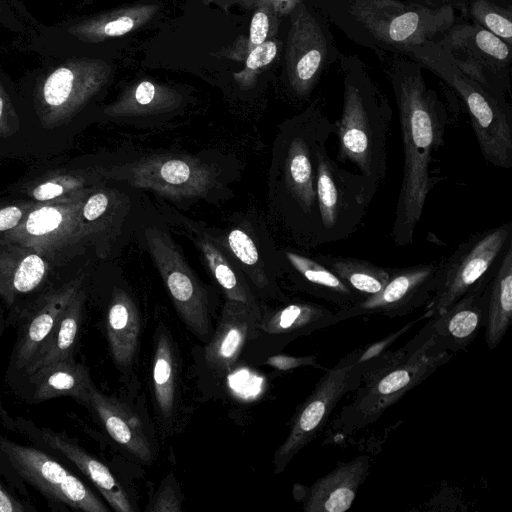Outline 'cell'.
<instances>
[{
    "label": "cell",
    "instance_id": "obj_1",
    "mask_svg": "<svg viewBox=\"0 0 512 512\" xmlns=\"http://www.w3.org/2000/svg\"><path fill=\"white\" fill-rule=\"evenodd\" d=\"M403 144V175L391 229L398 247L413 242L429 192L441 180L432 175L435 154L444 143L447 113L419 73L393 79Z\"/></svg>",
    "mask_w": 512,
    "mask_h": 512
},
{
    "label": "cell",
    "instance_id": "obj_2",
    "mask_svg": "<svg viewBox=\"0 0 512 512\" xmlns=\"http://www.w3.org/2000/svg\"><path fill=\"white\" fill-rule=\"evenodd\" d=\"M113 66L97 57H42L22 77L20 90L40 125L56 128L76 118L111 81Z\"/></svg>",
    "mask_w": 512,
    "mask_h": 512
},
{
    "label": "cell",
    "instance_id": "obj_3",
    "mask_svg": "<svg viewBox=\"0 0 512 512\" xmlns=\"http://www.w3.org/2000/svg\"><path fill=\"white\" fill-rule=\"evenodd\" d=\"M334 133V123L319 107H310L285 128L281 152V182L287 222L298 243L319 246L316 199L317 152Z\"/></svg>",
    "mask_w": 512,
    "mask_h": 512
},
{
    "label": "cell",
    "instance_id": "obj_4",
    "mask_svg": "<svg viewBox=\"0 0 512 512\" xmlns=\"http://www.w3.org/2000/svg\"><path fill=\"white\" fill-rule=\"evenodd\" d=\"M408 51L460 96L486 162L498 168L510 169L512 113L505 99L461 70L447 52L432 40Z\"/></svg>",
    "mask_w": 512,
    "mask_h": 512
},
{
    "label": "cell",
    "instance_id": "obj_5",
    "mask_svg": "<svg viewBox=\"0 0 512 512\" xmlns=\"http://www.w3.org/2000/svg\"><path fill=\"white\" fill-rule=\"evenodd\" d=\"M392 111L376 90L352 80L345 82L343 107L334 123L337 161L352 163L379 186L387 174V140Z\"/></svg>",
    "mask_w": 512,
    "mask_h": 512
},
{
    "label": "cell",
    "instance_id": "obj_6",
    "mask_svg": "<svg viewBox=\"0 0 512 512\" xmlns=\"http://www.w3.org/2000/svg\"><path fill=\"white\" fill-rule=\"evenodd\" d=\"M454 356L432 335L405 361L367 377L330 422L334 436H348L376 422L409 391L419 386Z\"/></svg>",
    "mask_w": 512,
    "mask_h": 512
},
{
    "label": "cell",
    "instance_id": "obj_7",
    "mask_svg": "<svg viewBox=\"0 0 512 512\" xmlns=\"http://www.w3.org/2000/svg\"><path fill=\"white\" fill-rule=\"evenodd\" d=\"M96 187L68 198L36 202L18 226L0 235V244L32 248L50 265H62L72 260L90 244L81 209Z\"/></svg>",
    "mask_w": 512,
    "mask_h": 512
},
{
    "label": "cell",
    "instance_id": "obj_8",
    "mask_svg": "<svg viewBox=\"0 0 512 512\" xmlns=\"http://www.w3.org/2000/svg\"><path fill=\"white\" fill-rule=\"evenodd\" d=\"M379 186L361 175L341 168L327 152H317L316 199L319 245L351 236L361 224Z\"/></svg>",
    "mask_w": 512,
    "mask_h": 512
},
{
    "label": "cell",
    "instance_id": "obj_9",
    "mask_svg": "<svg viewBox=\"0 0 512 512\" xmlns=\"http://www.w3.org/2000/svg\"><path fill=\"white\" fill-rule=\"evenodd\" d=\"M512 242V222L472 234L441 260L436 290L424 306L423 319L432 318L460 299L476 283L493 272Z\"/></svg>",
    "mask_w": 512,
    "mask_h": 512
},
{
    "label": "cell",
    "instance_id": "obj_10",
    "mask_svg": "<svg viewBox=\"0 0 512 512\" xmlns=\"http://www.w3.org/2000/svg\"><path fill=\"white\" fill-rule=\"evenodd\" d=\"M350 12L376 39L406 50L431 41L454 21L451 6L430 7L397 0H354Z\"/></svg>",
    "mask_w": 512,
    "mask_h": 512
},
{
    "label": "cell",
    "instance_id": "obj_11",
    "mask_svg": "<svg viewBox=\"0 0 512 512\" xmlns=\"http://www.w3.org/2000/svg\"><path fill=\"white\" fill-rule=\"evenodd\" d=\"M364 375V367L353 364L349 354L334 367L325 369L312 393L297 409L289 433L275 453V473L282 472L294 456L322 432L337 404L361 384Z\"/></svg>",
    "mask_w": 512,
    "mask_h": 512
},
{
    "label": "cell",
    "instance_id": "obj_12",
    "mask_svg": "<svg viewBox=\"0 0 512 512\" xmlns=\"http://www.w3.org/2000/svg\"><path fill=\"white\" fill-rule=\"evenodd\" d=\"M101 176L151 190L171 199L207 196L217 185V174L199 159L183 155H154L100 169Z\"/></svg>",
    "mask_w": 512,
    "mask_h": 512
},
{
    "label": "cell",
    "instance_id": "obj_13",
    "mask_svg": "<svg viewBox=\"0 0 512 512\" xmlns=\"http://www.w3.org/2000/svg\"><path fill=\"white\" fill-rule=\"evenodd\" d=\"M144 237L152 260L186 327L199 338L209 334L208 297L170 235L148 227Z\"/></svg>",
    "mask_w": 512,
    "mask_h": 512
},
{
    "label": "cell",
    "instance_id": "obj_14",
    "mask_svg": "<svg viewBox=\"0 0 512 512\" xmlns=\"http://www.w3.org/2000/svg\"><path fill=\"white\" fill-rule=\"evenodd\" d=\"M0 448L17 473L48 498L85 512L109 511L80 479L46 453L4 440Z\"/></svg>",
    "mask_w": 512,
    "mask_h": 512
},
{
    "label": "cell",
    "instance_id": "obj_15",
    "mask_svg": "<svg viewBox=\"0 0 512 512\" xmlns=\"http://www.w3.org/2000/svg\"><path fill=\"white\" fill-rule=\"evenodd\" d=\"M441 260L391 268L387 284L376 294L338 309L341 321L367 315L402 317L425 306L437 288Z\"/></svg>",
    "mask_w": 512,
    "mask_h": 512
},
{
    "label": "cell",
    "instance_id": "obj_16",
    "mask_svg": "<svg viewBox=\"0 0 512 512\" xmlns=\"http://www.w3.org/2000/svg\"><path fill=\"white\" fill-rule=\"evenodd\" d=\"M322 30L301 3L293 11L286 45V71L290 89L299 98L308 96L315 86L326 58Z\"/></svg>",
    "mask_w": 512,
    "mask_h": 512
},
{
    "label": "cell",
    "instance_id": "obj_17",
    "mask_svg": "<svg viewBox=\"0 0 512 512\" xmlns=\"http://www.w3.org/2000/svg\"><path fill=\"white\" fill-rule=\"evenodd\" d=\"M449 54L467 56L466 60H454L466 74L487 89L492 83L483 67L494 74L510 60V45L479 24L459 25L452 28L439 44Z\"/></svg>",
    "mask_w": 512,
    "mask_h": 512
},
{
    "label": "cell",
    "instance_id": "obj_18",
    "mask_svg": "<svg viewBox=\"0 0 512 512\" xmlns=\"http://www.w3.org/2000/svg\"><path fill=\"white\" fill-rule=\"evenodd\" d=\"M494 271L442 313L427 319L435 338L451 353L466 351L484 327L488 287Z\"/></svg>",
    "mask_w": 512,
    "mask_h": 512
},
{
    "label": "cell",
    "instance_id": "obj_19",
    "mask_svg": "<svg viewBox=\"0 0 512 512\" xmlns=\"http://www.w3.org/2000/svg\"><path fill=\"white\" fill-rule=\"evenodd\" d=\"M371 459L359 455L338 465L296 495L306 512H345L352 506L358 489L369 475Z\"/></svg>",
    "mask_w": 512,
    "mask_h": 512
},
{
    "label": "cell",
    "instance_id": "obj_20",
    "mask_svg": "<svg viewBox=\"0 0 512 512\" xmlns=\"http://www.w3.org/2000/svg\"><path fill=\"white\" fill-rule=\"evenodd\" d=\"M261 316V311L227 299L217 329L204 350L210 370L221 375L233 369L246 341L259 328Z\"/></svg>",
    "mask_w": 512,
    "mask_h": 512
},
{
    "label": "cell",
    "instance_id": "obj_21",
    "mask_svg": "<svg viewBox=\"0 0 512 512\" xmlns=\"http://www.w3.org/2000/svg\"><path fill=\"white\" fill-rule=\"evenodd\" d=\"M82 289V279L76 277L57 289L45 294L25 324L16 350V364L19 368L28 366L39 348L45 342L61 314Z\"/></svg>",
    "mask_w": 512,
    "mask_h": 512
},
{
    "label": "cell",
    "instance_id": "obj_22",
    "mask_svg": "<svg viewBox=\"0 0 512 512\" xmlns=\"http://www.w3.org/2000/svg\"><path fill=\"white\" fill-rule=\"evenodd\" d=\"M94 409L112 439L142 462L149 463L154 454L139 417L117 398L94 388L90 397Z\"/></svg>",
    "mask_w": 512,
    "mask_h": 512
},
{
    "label": "cell",
    "instance_id": "obj_23",
    "mask_svg": "<svg viewBox=\"0 0 512 512\" xmlns=\"http://www.w3.org/2000/svg\"><path fill=\"white\" fill-rule=\"evenodd\" d=\"M283 256L295 285L304 292L338 309L363 299L316 257H309L293 249L284 250Z\"/></svg>",
    "mask_w": 512,
    "mask_h": 512
},
{
    "label": "cell",
    "instance_id": "obj_24",
    "mask_svg": "<svg viewBox=\"0 0 512 512\" xmlns=\"http://www.w3.org/2000/svg\"><path fill=\"white\" fill-rule=\"evenodd\" d=\"M50 263L29 247L0 244V296L8 304L34 291L46 278Z\"/></svg>",
    "mask_w": 512,
    "mask_h": 512
},
{
    "label": "cell",
    "instance_id": "obj_25",
    "mask_svg": "<svg viewBox=\"0 0 512 512\" xmlns=\"http://www.w3.org/2000/svg\"><path fill=\"white\" fill-rule=\"evenodd\" d=\"M42 435L45 443L63 454L89 478L114 511H134L127 493L106 465L71 442L63 434L43 430Z\"/></svg>",
    "mask_w": 512,
    "mask_h": 512
},
{
    "label": "cell",
    "instance_id": "obj_26",
    "mask_svg": "<svg viewBox=\"0 0 512 512\" xmlns=\"http://www.w3.org/2000/svg\"><path fill=\"white\" fill-rule=\"evenodd\" d=\"M341 322L337 312L311 301H294L262 314L259 329L271 336L294 338Z\"/></svg>",
    "mask_w": 512,
    "mask_h": 512
},
{
    "label": "cell",
    "instance_id": "obj_27",
    "mask_svg": "<svg viewBox=\"0 0 512 512\" xmlns=\"http://www.w3.org/2000/svg\"><path fill=\"white\" fill-rule=\"evenodd\" d=\"M107 338L115 363L129 367L135 358L140 335V316L131 296L115 288L109 303L106 320Z\"/></svg>",
    "mask_w": 512,
    "mask_h": 512
},
{
    "label": "cell",
    "instance_id": "obj_28",
    "mask_svg": "<svg viewBox=\"0 0 512 512\" xmlns=\"http://www.w3.org/2000/svg\"><path fill=\"white\" fill-rule=\"evenodd\" d=\"M29 377L34 384V399L39 402L71 396L89 406L95 388L87 367L73 359L48 364Z\"/></svg>",
    "mask_w": 512,
    "mask_h": 512
},
{
    "label": "cell",
    "instance_id": "obj_29",
    "mask_svg": "<svg viewBox=\"0 0 512 512\" xmlns=\"http://www.w3.org/2000/svg\"><path fill=\"white\" fill-rule=\"evenodd\" d=\"M512 319V242H510L490 280L485 314V342L496 348Z\"/></svg>",
    "mask_w": 512,
    "mask_h": 512
},
{
    "label": "cell",
    "instance_id": "obj_30",
    "mask_svg": "<svg viewBox=\"0 0 512 512\" xmlns=\"http://www.w3.org/2000/svg\"><path fill=\"white\" fill-rule=\"evenodd\" d=\"M182 102V96L175 89L142 80L127 87L119 97L103 108L109 117L152 115L170 112Z\"/></svg>",
    "mask_w": 512,
    "mask_h": 512
},
{
    "label": "cell",
    "instance_id": "obj_31",
    "mask_svg": "<svg viewBox=\"0 0 512 512\" xmlns=\"http://www.w3.org/2000/svg\"><path fill=\"white\" fill-rule=\"evenodd\" d=\"M84 302L85 293L81 289L63 311L57 324L26 367L27 376L48 364L72 359L80 332Z\"/></svg>",
    "mask_w": 512,
    "mask_h": 512
},
{
    "label": "cell",
    "instance_id": "obj_32",
    "mask_svg": "<svg viewBox=\"0 0 512 512\" xmlns=\"http://www.w3.org/2000/svg\"><path fill=\"white\" fill-rule=\"evenodd\" d=\"M315 257L363 299L378 293L391 275V267L375 265L364 259L329 253H319Z\"/></svg>",
    "mask_w": 512,
    "mask_h": 512
},
{
    "label": "cell",
    "instance_id": "obj_33",
    "mask_svg": "<svg viewBox=\"0 0 512 512\" xmlns=\"http://www.w3.org/2000/svg\"><path fill=\"white\" fill-rule=\"evenodd\" d=\"M196 244L206 261L208 269L227 299L244 303L261 311L260 304L244 276L231 263L219 245L205 234L197 236Z\"/></svg>",
    "mask_w": 512,
    "mask_h": 512
},
{
    "label": "cell",
    "instance_id": "obj_34",
    "mask_svg": "<svg viewBox=\"0 0 512 512\" xmlns=\"http://www.w3.org/2000/svg\"><path fill=\"white\" fill-rule=\"evenodd\" d=\"M155 402L163 419H170L176 407V364L171 338L164 328H159L155 343L152 367Z\"/></svg>",
    "mask_w": 512,
    "mask_h": 512
},
{
    "label": "cell",
    "instance_id": "obj_35",
    "mask_svg": "<svg viewBox=\"0 0 512 512\" xmlns=\"http://www.w3.org/2000/svg\"><path fill=\"white\" fill-rule=\"evenodd\" d=\"M102 177L100 169L93 172L82 170L54 171L31 182L25 193L30 200L46 202L71 197L87 188L96 186L94 182Z\"/></svg>",
    "mask_w": 512,
    "mask_h": 512
},
{
    "label": "cell",
    "instance_id": "obj_36",
    "mask_svg": "<svg viewBox=\"0 0 512 512\" xmlns=\"http://www.w3.org/2000/svg\"><path fill=\"white\" fill-rule=\"evenodd\" d=\"M279 16L270 5L266 3L257 5L254 8L248 36L245 40L237 42L229 57L242 59L258 45L274 39L278 31Z\"/></svg>",
    "mask_w": 512,
    "mask_h": 512
},
{
    "label": "cell",
    "instance_id": "obj_37",
    "mask_svg": "<svg viewBox=\"0 0 512 512\" xmlns=\"http://www.w3.org/2000/svg\"><path fill=\"white\" fill-rule=\"evenodd\" d=\"M224 247L247 268L253 281L259 287H265L268 283L265 272L260 266L258 249L246 231L235 228L230 230L224 238Z\"/></svg>",
    "mask_w": 512,
    "mask_h": 512
},
{
    "label": "cell",
    "instance_id": "obj_38",
    "mask_svg": "<svg viewBox=\"0 0 512 512\" xmlns=\"http://www.w3.org/2000/svg\"><path fill=\"white\" fill-rule=\"evenodd\" d=\"M471 14L477 24L511 46L512 21L509 12L488 0H475L471 5Z\"/></svg>",
    "mask_w": 512,
    "mask_h": 512
},
{
    "label": "cell",
    "instance_id": "obj_39",
    "mask_svg": "<svg viewBox=\"0 0 512 512\" xmlns=\"http://www.w3.org/2000/svg\"><path fill=\"white\" fill-rule=\"evenodd\" d=\"M279 50L278 41L270 39L252 49L246 56L243 70L233 74L235 82L241 89L252 88L260 73L276 58Z\"/></svg>",
    "mask_w": 512,
    "mask_h": 512
},
{
    "label": "cell",
    "instance_id": "obj_40",
    "mask_svg": "<svg viewBox=\"0 0 512 512\" xmlns=\"http://www.w3.org/2000/svg\"><path fill=\"white\" fill-rule=\"evenodd\" d=\"M38 23L21 0H0L1 27L21 38L28 36Z\"/></svg>",
    "mask_w": 512,
    "mask_h": 512
},
{
    "label": "cell",
    "instance_id": "obj_41",
    "mask_svg": "<svg viewBox=\"0 0 512 512\" xmlns=\"http://www.w3.org/2000/svg\"><path fill=\"white\" fill-rule=\"evenodd\" d=\"M15 90L0 63V137H8L19 128V117L14 98Z\"/></svg>",
    "mask_w": 512,
    "mask_h": 512
},
{
    "label": "cell",
    "instance_id": "obj_42",
    "mask_svg": "<svg viewBox=\"0 0 512 512\" xmlns=\"http://www.w3.org/2000/svg\"><path fill=\"white\" fill-rule=\"evenodd\" d=\"M422 319V316H419L417 319L406 323L405 325L399 327L397 330H394L385 337L348 353L352 363L360 364L363 362L370 361L376 357H379L380 355L385 353L389 349V347L393 345V343H395L400 337H402V335L408 332L418 321Z\"/></svg>",
    "mask_w": 512,
    "mask_h": 512
},
{
    "label": "cell",
    "instance_id": "obj_43",
    "mask_svg": "<svg viewBox=\"0 0 512 512\" xmlns=\"http://www.w3.org/2000/svg\"><path fill=\"white\" fill-rule=\"evenodd\" d=\"M169 475L161 484L150 505L146 508L149 512H179L182 510V497L178 488L174 486V480Z\"/></svg>",
    "mask_w": 512,
    "mask_h": 512
},
{
    "label": "cell",
    "instance_id": "obj_44",
    "mask_svg": "<svg viewBox=\"0 0 512 512\" xmlns=\"http://www.w3.org/2000/svg\"><path fill=\"white\" fill-rule=\"evenodd\" d=\"M35 204V201L26 200L0 206V235L18 226Z\"/></svg>",
    "mask_w": 512,
    "mask_h": 512
},
{
    "label": "cell",
    "instance_id": "obj_45",
    "mask_svg": "<svg viewBox=\"0 0 512 512\" xmlns=\"http://www.w3.org/2000/svg\"><path fill=\"white\" fill-rule=\"evenodd\" d=\"M264 364L269 365L279 371H289L306 366L323 369V367L318 363L316 355L291 356L285 354H276L268 357L264 361Z\"/></svg>",
    "mask_w": 512,
    "mask_h": 512
},
{
    "label": "cell",
    "instance_id": "obj_46",
    "mask_svg": "<svg viewBox=\"0 0 512 512\" xmlns=\"http://www.w3.org/2000/svg\"><path fill=\"white\" fill-rule=\"evenodd\" d=\"M245 8H255L261 3L270 5L280 16L292 13L301 3L300 0H236Z\"/></svg>",
    "mask_w": 512,
    "mask_h": 512
},
{
    "label": "cell",
    "instance_id": "obj_47",
    "mask_svg": "<svg viewBox=\"0 0 512 512\" xmlns=\"http://www.w3.org/2000/svg\"><path fill=\"white\" fill-rule=\"evenodd\" d=\"M23 506L14 500L0 485V512H21Z\"/></svg>",
    "mask_w": 512,
    "mask_h": 512
},
{
    "label": "cell",
    "instance_id": "obj_48",
    "mask_svg": "<svg viewBox=\"0 0 512 512\" xmlns=\"http://www.w3.org/2000/svg\"><path fill=\"white\" fill-rule=\"evenodd\" d=\"M93 0H80V7L90 4Z\"/></svg>",
    "mask_w": 512,
    "mask_h": 512
}]
</instances>
